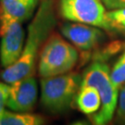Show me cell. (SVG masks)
<instances>
[{
    "mask_svg": "<svg viewBox=\"0 0 125 125\" xmlns=\"http://www.w3.org/2000/svg\"><path fill=\"white\" fill-rule=\"evenodd\" d=\"M110 78L113 84L118 89H120L125 83V50L112 68Z\"/></svg>",
    "mask_w": 125,
    "mask_h": 125,
    "instance_id": "cell-12",
    "label": "cell"
},
{
    "mask_svg": "<svg viewBox=\"0 0 125 125\" xmlns=\"http://www.w3.org/2000/svg\"><path fill=\"white\" fill-rule=\"evenodd\" d=\"M56 25L57 17L54 0H41L35 16L28 27V36L22 53L17 62L5 68L0 74L1 79L10 84L33 75L41 47L51 35V31Z\"/></svg>",
    "mask_w": 125,
    "mask_h": 125,
    "instance_id": "cell-1",
    "label": "cell"
},
{
    "mask_svg": "<svg viewBox=\"0 0 125 125\" xmlns=\"http://www.w3.org/2000/svg\"><path fill=\"white\" fill-rule=\"evenodd\" d=\"M21 22L7 16H0V62L8 68L18 61L24 46Z\"/></svg>",
    "mask_w": 125,
    "mask_h": 125,
    "instance_id": "cell-6",
    "label": "cell"
},
{
    "mask_svg": "<svg viewBox=\"0 0 125 125\" xmlns=\"http://www.w3.org/2000/svg\"><path fill=\"white\" fill-rule=\"evenodd\" d=\"M78 109L86 115L96 113L101 107V97L97 89L92 85H81L75 97Z\"/></svg>",
    "mask_w": 125,
    "mask_h": 125,
    "instance_id": "cell-10",
    "label": "cell"
},
{
    "mask_svg": "<svg viewBox=\"0 0 125 125\" xmlns=\"http://www.w3.org/2000/svg\"><path fill=\"white\" fill-rule=\"evenodd\" d=\"M78 51L62 37L54 33L43 45L38 72L42 78L60 75L71 72L78 61Z\"/></svg>",
    "mask_w": 125,
    "mask_h": 125,
    "instance_id": "cell-4",
    "label": "cell"
},
{
    "mask_svg": "<svg viewBox=\"0 0 125 125\" xmlns=\"http://www.w3.org/2000/svg\"><path fill=\"white\" fill-rule=\"evenodd\" d=\"M9 86L10 85L7 84L6 82L5 83L0 82V120L6 110L5 107L7 106V101L9 97Z\"/></svg>",
    "mask_w": 125,
    "mask_h": 125,
    "instance_id": "cell-15",
    "label": "cell"
},
{
    "mask_svg": "<svg viewBox=\"0 0 125 125\" xmlns=\"http://www.w3.org/2000/svg\"><path fill=\"white\" fill-rule=\"evenodd\" d=\"M44 123L45 119L40 115L9 110H5L0 120V125H42Z\"/></svg>",
    "mask_w": 125,
    "mask_h": 125,
    "instance_id": "cell-11",
    "label": "cell"
},
{
    "mask_svg": "<svg viewBox=\"0 0 125 125\" xmlns=\"http://www.w3.org/2000/svg\"><path fill=\"white\" fill-rule=\"evenodd\" d=\"M41 0H0V16H7L21 22L33 15Z\"/></svg>",
    "mask_w": 125,
    "mask_h": 125,
    "instance_id": "cell-9",
    "label": "cell"
},
{
    "mask_svg": "<svg viewBox=\"0 0 125 125\" xmlns=\"http://www.w3.org/2000/svg\"><path fill=\"white\" fill-rule=\"evenodd\" d=\"M61 17L73 22L110 30L105 7L100 0H59Z\"/></svg>",
    "mask_w": 125,
    "mask_h": 125,
    "instance_id": "cell-5",
    "label": "cell"
},
{
    "mask_svg": "<svg viewBox=\"0 0 125 125\" xmlns=\"http://www.w3.org/2000/svg\"><path fill=\"white\" fill-rule=\"evenodd\" d=\"M117 121L125 122V83L120 88L117 105Z\"/></svg>",
    "mask_w": 125,
    "mask_h": 125,
    "instance_id": "cell-14",
    "label": "cell"
},
{
    "mask_svg": "<svg viewBox=\"0 0 125 125\" xmlns=\"http://www.w3.org/2000/svg\"><path fill=\"white\" fill-rule=\"evenodd\" d=\"M10 84L7 107L16 112L31 111L38 95V86L33 75L22 78Z\"/></svg>",
    "mask_w": 125,
    "mask_h": 125,
    "instance_id": "cell-7",
    "label": "cell"
},
{
    "mask_svg": "<svg viewBox=\"0 0 125 125\" xmlns=\"http://www.w3.org/2000/svg\"><path fill=\"white\" fill-rule=\"evenodd\" d=\"M81 85H92L98 91L101 97V107L93 118L94 124H106L112 120L117 108L119 91L113 84L107 64L96 60L86 69Z\"/></svg>",
    "mask_w": 125,
    "mask_h": 125,
    "instance_id": "cell-3",
    "label": "cell"
},
{
    "mask_svg": "<svg viewBox=\"0 0 125 125\" xmlns=\"http://www.w3.org/2000/svg\"><path fill=\"white\" fill-rule=\"evenodd\" d=\"M83 77L75 72L45 77L41 80V104L47 111L62 113L71 107L82 84Z\"/></svg>",
    "mask_w": 125,
    "mask_h": 125,
    "instance_id": "cell-2",
    "label": "cell"
},
{
    "mask_svg": "<svg viewBox=\"0 0 125 125\" xmlns=\"http://www.w3.org/2000/svg\"><path fill=\"white\" fill-rule=\"evenodd\" d=\"M60 31L76 47L85 51L94 48L103 38L102 31L95 26L80 22L64 23Z\"/></svg>",
    "mask_w": 125,
    "mask_h": 125,
    "instance_id": "cell-8",
    "label": "cell"
},
{
    "mask_svg": "<svg viewBox=\"0 0 125 125\" xmlns=\"http://www.w3.org/2000/svg\"><path fill=\"white\" fill-rule=\"evenodd\" d=\"M102 2L109 10L125 8V0H102Z\"/></svg>",
    "mask_w": 125,
    "mask_h": 125,
    "instance_id": "cell-16",
    "label": "cell"
},
{
    "mask_svg": "<svg viewBox=\"0 0 125 125\" xmlns=\"http://www.w3.org/2000/svg\"><path fill=\"white\" fill-rule=\"evenodd\" d=\"M106 15L111 29L125 30V8L112 9Z\"/></svg>",
    "mask_w": 125,
    "mask_h": 125,
    "instance_id": "cell-13",
    "label": "cell"
}]
</instances>
